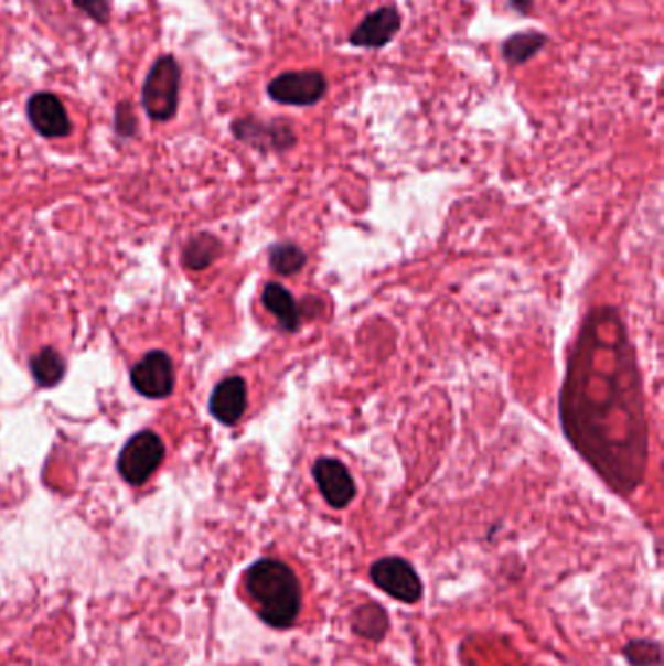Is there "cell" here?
Wrapping results in <instances>:
<instances>
[{
  "label": "cell",
  "mask_w": 664,
  "mask_h": 666,
  "mask_svg": "<svg viewBox=\"0 0 664 666\" xmlns=\"http://www.w3.org/2000/svg\"><path fill=\"white\" fill-rule=\"evenodd\" d=\"M244 583L264 624L275 630L294 625L302 610V589L292 567L279 559H259L246 571Z\"/></svg>",
  "instance_id": "1"
},
{
  "label": "cell",
  "mask_w": 664,
  "mask_h": 666,
  "mask_svg": "<svg viewBox=\"0 0 664 666\" xmlns=\"http://www.w3.org/2000/svg\"><path fill=\"white\" fill-rule=\"evenodd\" d=\"M264 307H266L287 332H297L300 325V309L291 292L282 284L267 283L261 294Z\"/></svg>",
  "instance_id": "13"
},
{
  "label": "cell",
  "mask_w": 664,
  "mask_h": 666,
  "mask_svg": "<svg viewBox=\"0 0 664 666\" xmlns=\"http://www.w3.org/2000/svg\"><path fill=\"white\" fill-rule=\"evenodd\" d=\"M328 78L322 71L304 68V71H287L275 76L267 84V94L271 100L282 106L294 108H312L328 93Z\"/></svg>",
  "instance_id": "2"
},
{
  "label": "cell",
  "mask_w": 664,
  "mask_h": 666,
  "mask_svg": "<svg viewBox=\"0 0 664 666\" xmlns=\"http://www.w3.org/2000/svg\"><path fill=\"white\" fill-rule=\"evenodd\" d=\"M508 9L521 14V17H531L534 10V0H508Z\"/></svg>",
  "instance_id": "20"
},
{
  "label": "cell",
  "mask_w": 664,
  "mask_h": 666,
  "mask_svg": "<svg viewBox=\"0 0 664 666\" xmlns=\"http://www.w3.org/2000/svg\"><path fill=\"white\" fill-rule=\"evenodd\" d=\"M404 18L396 7H381L366 14L350 34V45L361 50H383L401 30Z\"/></svg>",
  "instance_id": "8"
},
{
  "label": "cell",
  "mask_w": 664,
  "mask_h": 666,
  "mask_svg": "<svg viewBox=\"0 0 664 666\" xmlns=\"http://www.w3.org/2000/svg\"><path fill=\"white\" fill-rule=\"evenodd\" d=\"M135 390L150 400L167 398L174 390V365L162 351H152L135 365L131 373Z\"/></svg>",
  "instance_id": "7"
},
{
  "label": "cell",
  "mask_w": 664,
  "mask_h": 666,
  "mask_svg": "<svg viewBox=\"0 0 664 666\" xmlns=\"http://www.w3.org/2000/svg\"><path fill=\"white\" fill-rule=\"evenodd\" d=\"M211 413L225 426H234L240 421L244 411L248 408V388L246 380L240 376H231L221 384H216L208 401Z\"/></svg>",
  "instance_id": "10"
},
{
  "label": "cell",
  "mask_w": 664,
  "mask_h": 666,
  "mask_svg": "<svg viewBox=\"0 0 664 666\" xmlns=\"http://www.w3.org/2000/svg\"><path fill=\"white\" fill-rule=\"evenodd\" d=\"M623 657L630 666H661L663 665V649L661 643L653 640H631L623 647Z\"/></svg>",
  "instance_id": "18"
},
{
  "label": "cell",
  "mask_w": 664,
  "mask_h": 666,
  "mask_svg": "<svg viewBox=\"0 0 664 666\" xmlns=\"http://www.w3.org/2000/svg\"><path fill=\"white\" fill-rule=\"evenodd\" d=\"M32 375L40 386H55L65 375V361L57 351L42 350L32 357Z\"/></svg>",
  "instance_id": "17"
},
{
  "label": "cell",
  "mask_w": 664,
  "mask_h": 666,
  "mask_svg": "<svg viewBox=\"0 0 664 666\" xmlns=\"http://www.w3.org/2000/svg\"><path fill=\"white\" fill-rule=\"evenodd\" d=\"M28 116H30L35 131L43 137L57 139V137H65L71 131L67 111L58 101L57 96H53V94H35L28 104Z\"/></svg>",
  "instance_id": "11"
},
{
  "label": "cell",
  "mask_w": 664,
  "mask_h": 666,
  "mask_svg": "<svg viewBox=\"0 0 664 666\" xmlns=\"http://www.w3.org/2000/svg\"><path fill=\"white\" fill-rule=\"evenodd\" d=\"M236 139L246 142L254 149L275 150V152H285L291 150L297 144V133L289 121L285 119H275V121H264L258 117H244L234 121L233 126Z\"/></svg>",
  "instance_id": "6"
},
{
  "label": "cell",
  "mask_w": 664,
  "mask_h": 666,
  "mask_svg": "<svg viewBox=\"0 0 664 666\" xmlns=\"http://www.w3.org/2000/svg\"><path fill=\"white\" fill-rule=\"evenodd\" d=\"M162 459H164V442L158 434L144 431L135 434L133 439L125 444L117 460V468L125 482L141 485L154 474Z\"/></svg>",
  "instance_id": "5"
},
{
  "label": "cell",
  "mask_w": 664,
  "mask_h": 666,
  "mask_svg": "<svg viewBox=\"0 0 664 666\" xmlns=\"http://www.w3.org/2000/svg\"><path fill=\"white\" fill-rule=\"evenodd\" d=\"M75 4L78 9H83L88 17L94 18V20H98V22H108V0H75Z\"/></svg>",
  "instance_id": "19"
},
{
  "label": "cell",
  "mask_w": 664,
  "mask_h": 666,
  "mask_svg": "<svg viewBox=\"0 0 664 666\" xmlns=\"http://www.w3.org/2000/svg\"><path fill=\"white\" fill-rule=\"evenodd\" d=\"M307 264V254L291 241L275 244L269 251V266L279 276H294Z\"/></svg>",
  "instance_id": "15"
},
{
  "label": "cell",
  "mask_w": 664,
  "mask_h": 666,
  "mask_svg": "<svg viewBox=\"0 0 664 666\" xmlns=\"http://www.w3.org/2000/svg\"><path fill=\"white\" fill-rule=\"evenodd\" d=\"M180 67L174 57L158 58L142 86V106L152 119L168 121L178 108Z\"/></svg>",
  "instance_id": "3"
},
{
  "label": "cell",
  "mask_w": 664,
  "mask_h": 666,
  "mask_svg": "<svg viewBox=\"0 0 664 666\" xmlns=\"http://www.w3.org/2000/svg\"><path fill=\"white\" fill-rule=\"evenodd\" d=\"M351 630L363 640L381 643L390 630V617L378 602H365L351 612Z\"/></svg>",
  "instance_id": "12"
},
{
  "label": "cell",
  "mask_w": 664,
  "mask_h": 666,
  "mask_svg": "<svg viewBox=\"0 0 664 666\" xmlns=\"http://www.w3.org/2000/svg\"><path fill=\"white\" fill-rule=\"evenodd\" d=\"M315 485L333 508H345L357 495V485L347 466L338 459H320L314 464Z\"/></svg>",
  "instance_id": "9"
},
{
  "label": "cell",
  "mask_w": 664,
  "mask_h": 666,
  "mask_svg": "<svg viewBox=\"0 0 664 666\" xmlns=\"http://www.w3.org/2000/svg\"><path fill=\"white\" fill-rule=\"evenodd\" d=\"M548 35L536 32V30L518 32V34L508 35L507 40L503 42L501 55L508 67H521L531 58L536 57L548 45Z\"/></svg>",
  "instance_id": "14"
},
{
  "label": "cell",
  "mask_w": 664,
  "mask_h": 666,
  "mask_svg": "<svg viewBox=\"0 0 664 666\" xmlns=\"http://www.w3.org/2000/svg\"><path fill=\"white\" fill-rule=\"evenodd\" d=\"M368 574L381 591L404 604H417L424 599V581L407 559L398 556L376 559Z\"/></svg>",
  "instance_id": "4"
},
{
  "label": "cell",
  "mask_w": 664,
  "mask_h": 666,
  "mask_svg": "<svg viewBox=\"0 0 664 666\" xmlns=\"http://www.w3.org/2000/svg\"><path fill=\"white\" fill-rule=\"evenodd\" d=\"M221 254V244L211 234H200L183 250V264L192 269L208 267Z\"/></svg>",
  "instance_id": "16"
}]
</instances>
